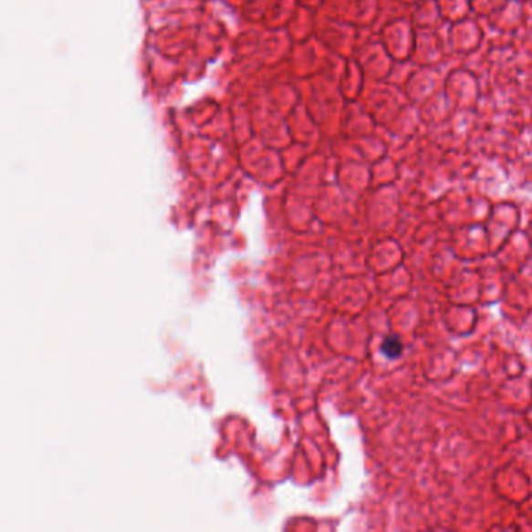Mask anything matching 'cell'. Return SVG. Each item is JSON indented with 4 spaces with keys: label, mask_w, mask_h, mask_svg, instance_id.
I'll use <instances>...</instances> for the list:
<instances>
[{
    "label": "cell",
    "mask_w": 532,
    "mask_h": 532,
    "mask_svg": "<svg viewBox=\"0 0 532 532\" xmlns=\"http://www.w3.org/2000/svg\"><path fill=\"white\" fill-rule=\"evenodd\" d=\"M403 342L398 336H387L381 344V353L387 360H397L403 353Z\"/></svg>",
    "instance_id": "cell-1"
}]
</instances>
